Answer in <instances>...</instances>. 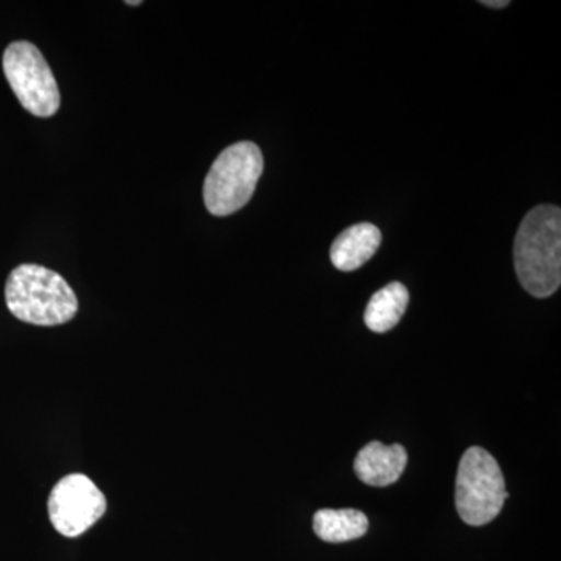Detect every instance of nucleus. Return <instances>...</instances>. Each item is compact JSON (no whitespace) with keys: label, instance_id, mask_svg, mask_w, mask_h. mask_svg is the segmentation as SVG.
<instances>
[{"label":"nucleus","instance_id":"obj_11","mask_svg":"<svg viewBox=\"0 0 561 561\" xmlns=\"http://www.w3.org/2000/svg\"><path fill=\"white\" fill-rule=\"evenodd\" d=\"M482 5L490 7V9H504L507 7L508 0H482Z\"/></svg>","mask_w":561,"mask_h":561},{"label":"nucleus","instance_id":"obj_3","mask_svg":"<svg viewBox=\"0 0 561 561\" xmlns=\"http://www.w3.org/2000/svg\"><path fill=\"white\" fill-rule=\"evenodd\" d=\"M264 171V157L256 144L243 140L227 147L210 165L203 186L206 209L213 216L238 213L253 197Z\"/></svg>","mask_w":561,"mask_h":561},{"label":"nucleus","instance_id":"obj_4","mask_svg":"<svg viewBox=\"0 0 561 561\" xmlns=\"http://www.w3.org/2000/svg\"><path fill=\"white\" fill-rule=\"evenodd\" d=\"M508 493L496 459L472 446L463 454L456 479V507L468 526H485L500 515Z\"/></svg>","mask_w":561,"mask_h":561},{"label":"nucleus","instance_id":"obj_10","mask_svg":"<svg viewBox=\"0 0 561 561\" xmlns=\"http://www.w3.org/2000/svg\"><path fill=\"white\" fill-rule=\"evenodd\" d=\"M368 518L356 508L332 511L323 508L313 515V531L320 540L327 542H345L357 540L368 531Z\"/></svg>","mask_w":561,"mask_h":561},{"label":"nucleus","instance_id":"obj_2","mask_svg":"<svg viewBox=\"0 0 561 561\" xmlns=\"http://www.w3.org/2000/svg\"><path fill=\"white\" fill-rule=\"evenodd\" d=\"M5 301L18 320L36 327H58L79 312V300L68 280L35 264L20 265L10 273Z\"/></svg>","mask_w":561,"mask_h":561},{"label":"nucleus","instance_id":"obj_1","mask_svg":"<svg viewBox=\"0 0 561 561\" xmlns=\"http://www.w3.org/2000/svg\"><path fill=\"white\" fill-rule=\"evenodd\" d=\"M515 271L524 289L548 298L561 284V210L540 205L527 213L516 232Z\"/></svg>","mask_w":561,"mask_h":561},{"label":"nucleus","instance_id":"obj_6","mask_svg":"<svg viewBox=\"0 0 561 561\" xmlns=\"http://www.w3.org/2000/svg\"><path fill=\"white\" fill-rule=\"evenodd\" d=\"M47 511L51 526L62 537L76 538L90 530L106 513V497L88 476L62 478L51 490Z\"/></svg>","mask_w":561,"mask_h":561},{"label":"nucleus","instance_id":"obj_7","mask_svg":"<svg viewBox=\"0 0 561 561\" xmlns=\"http://www.w3.org/2000/svg\"><path fill=\"white\" fill-rule=\"evenodd\" d=\"M408 467V453L401 445L371 442L360 449L354 460V471L362 482L371 486H389L400 481Z\"/></svg>","mask_w":561,"mask_h":561},{"label":"nucleus","instance_id":"obj_12","mask_svg":"<svg viewBox=\"0 0 561 561\" xmlns=\"http://www.w3.org/2000/svg\"><path fill=\"white\" fill-rule=\"evenodd\" d=\"M140 3H142V2H139V0H136V2H127V5H140Z\"/></svg>","mask_w":561,"mask_h":561},{"label":"nucleus","instance_id":"obj_9","mask_svg":"<svg viewBox=\"0 0 561 561\" xmlns=\"http://www.w3.org/2000/svg\"><path fill=\"white\" fill-rule=\"evenodd\" d=\"M409 305V290L404 284L390 283L383 289L376 291L365 309V324L373 332H387L393 330Z\"/></svg>","mask_w":561,"mask_h":561},{"label":"nucleus","instance_id":"obj_8","mask_svg":"<svg viewBox=\"0 0 561 561\" xmlns=\"http://www.w3.org/2000/svg\"><path fill=\"white\" fill-rule=\"evenodd\" d=\"M382 242L379 228L373 224H357L337 236L331 247V262L341 272H354L375 256Z\"/></svg>","mask_w":561,"mask_h":561},{"label":"nucleus","instance_id":"obj_5","mask_svg":"<svg viewBox=\"0 0 561 561\" xmlns=\"http://www.w3.org/2000/svg\"><path fill=\"white\" fill-rule=\"evenodd\" d=\"M3 73L18 101L33 116H54L60 108L57 80L38 47L28 41L11 43L3 51Z\"/></svg>","mask_w":561,"mask_h":561}]
</instances>
